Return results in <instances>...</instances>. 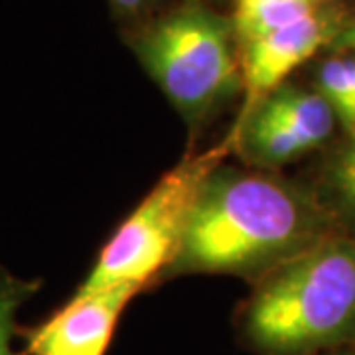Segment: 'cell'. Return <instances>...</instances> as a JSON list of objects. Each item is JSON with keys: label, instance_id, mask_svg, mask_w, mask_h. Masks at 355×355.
Returning a JSON list of instances; mask_svg holds the SVG:
<instances>
[{"label": "cell", "instance_id": "obj_1", "mask_svg": "<svg viewBox=\"0 0 355 355\" xmlns=\"http://www.w3.org/2000/svg\"><path fill=\"white\" fill-rule=\"evenodd\" d=\"M322 229L302 191L221 164L203 184L170 268L245 275L280 266L318 245Z\"/></svg>", "mask_w": 355, "mask_h": 355}, {"label": "cell", "instance_id": "obj_2", "mask_svg": "<svg viewBox=\"0 0 355 355\" xmlns=\"http://www.w3.org/2000/svg\"><path fill=\"white\" fill-rule=\"evenodd\" d=\"M243 334L261 355H306L355 338V241L318 243L257 288Z\"/></svg>", "mask_w": 355, "mask_h": 355}, {"label": "cell", "instance_id": "obj_3", "mask_svg": "<svg viewBox=\"0 0 355 355\" xmlns=\"http://www.w3.org/2000/svg\"><path fill=\"white\" fill-rule=\"evenodd\" d=\"M137 55L180 113L198 123L241 87L233 24L202 4H186L154 22Z\"/></svg>", "mask_w": 355, "mask_h": 355}, {"label": "cell", "instance_id": "obj_4", "mask_svg": "<svg viewBox=\"0 0 355 355\" xmlns=\"http://www.w3.org/2000/svg\"><path fill=\"white\" fill-rule=\"evenodd\" d=\"M231 150H235V132L172 168L103 247L91 275L77 292L111 286L140 288L166 265H172L205 180Z\"/></svg>", "mask_w": 355, "mask_h": 355}, {"label": "cell", "instance_id": "obj_5", "mask_svg": "<svg viewBox=\"0 0 355 355\" xmlns=\"http://www.w3.org/2000/svg\"><path fill=\"white\" fill-rule=\"evenodd\" d=\"M336 116L318 91L280 85L235 127V150L263 168L294 162L330 139Z\"/></svg>", "mask_w": 355, "mask_h": 355}, {"label": "cell", "instance_id": "obj_6", "mask_svg": "<svg viewBox=\"0 0 355 355\" xmlns=\"http://www.w3.org/2000/svg\"><path fill=\"white\" fill-rule=\"evenodd\" d=\"M135 286H111L76 296L26 334V355H105Z\"/></svg>", "mask_w": 355, "mask_h": 355}, {"label": "cell", "instance_id": "obj_7", "mask_svg": "<svg viewBox=\"0 0 355 355\" xmlns=\"http://www.w3.org/2000/svg\"><path fill=\"white\" fill-rule=\"evenodd\" d=\"M330 38V24L320 14L266 34L241 46V71L245 83V107L241 116L249 113L268 93L284 85V79L296 67L308 62Z\"/></svg>", "mask_w": 355, "mask_h": 355}, {"label": "cell", "instance_id": "obj_8", "mask_svg": "<svg viewBox=\"0 0 355 355\" xmlns=\"http://www.w3.org/2000/svg\"><path fill=\"white\" fill-rule=\"evenodd\" d=\"M316 12L314 0H235L233 32L245 46Z\"/></svg>", "mask_w": 355, "mask_h": 355}, {"label": "cell", "instance_id": "obj_9", "mask_svg": "<svg viewBox=\"0 0 355 355\" xmlns=\"http://www.w3.org/2000/svg\"><path fill=\"white\" fill-rule=\"evenodd\" d=\"M318 93L328 103L334 116L343 127L352 114V65L349 58H330L320 65Z\"/></svg>", "mask_w": 355, "mask_h": 355}, {"label": "cell", "instance_id": "obj_10", "mask_svg": "<svg viewBox=\"0 0 355 355\" xmlns=\"http://www.w3.org/2000/svg\"><path fill=\"white\" fill-rule=\"evenodd\" d=\"M38 288L36 280L16 279L0 268V355H18L12 349L16 312Z\"/></svg>", "mask_w": 355, "mask_h": 355}, {"label": "cell", "instance_id": "obj_11", "mask_svg": "<svg viewBox=\"0 0 355 355\" xmlns=\"http://www.w3.org/2000/svg\"><path fill=\"white\" fill-rule=\"evenodd\" d=\"M328 180L343 214L355 221V132L349 135L347 144L336 154Z\"/></svg>", "mask_w": 355, "mask_h": 355}, {"label": "cell", "instance_id": "obj_12", "mask_svg": "<svg viewBox=\"0 0 355 355\" xmlns=\"http://www.w3.org/2000/svg\"><path fill=\"white\" fill-rule=\"evenodd\" d=\"M349 65H352V114H349V121H347L345 128L352 135V132H355V55L349 58Z\"/></svg>", "mask_w": 355, "mask_h": 355}, {"label": "cell", "instance_id": "obj_13", "mask_svg": "<svg viewBox=\"0 0 355 355\" xmlns=\"http://www.w3.org/2000/svg\"><path fill=\"white\" fill-rule=\"evenodd\" d=\"M113 2L121 8V10H125V12L130 14H137L140 12L142 8H146V2H144V0H113Z\"/></svg>", "mask_w": 355, "mask_h": 355}, {"label": "cell", "instance_id": "obj_14", "mask_svg": "<svg viewBox=\"0 0 355 355\" xmlns=\"http://www.w3.org/2000/svg\"><path fill=\"white\" fill-rule=\"evenodd\" d=\"M146 2V6H150V4H158L160 0H144Z\"/></svg>", "mask_w": 355, "mask_h": 355}, {"label": "cell", "instance_id": "obj_15", "mask_svg": "<svg viewBox=\"0 0 355 355\" xmlns=\"http://www.w3.org/2000/svg\"><path fill=\"white\" fill-rule=\"evenodd\" d=\"M314 2H320V0H314Z\"/></svg>", "mask_w": 355, "mask_h": 355}]
</instances>
